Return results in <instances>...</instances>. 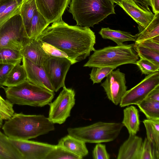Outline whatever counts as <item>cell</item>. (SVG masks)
I'll use <instances>...</instances> for the list:
<instances>
[{
    "label": "cell",
    "instance_id": "obj_22",
    "mask_svg": "<svg viewBox=\"0 0 159 159\" xmlns=\"http://www.w3.org/2000/svg\"><path fill=\"white\" fill-rule=\"evenodd\" d=\"M99 34L103 39L112 40L117 45H123V42L126 41L135 42L137 38L136 35H134L128 32L113 30L108 27L102 28Z\"/></svg>",
    "mask_w": 159,
    "mask_h": 159
},
{
    "label": "cell",
    "instance_id": "obj_43",
    "mask_svg": "<svg viewBox=\"0 0 159 159\" xmlns=\"http://www.w3.org/2000/svg\"><path fill=\"white\" fill-rule=\"evenodd\" d=\"M19 5H21L25 0H16Z\"/></svg>",
    "mask_w": 159,
    "mask_h": 159
},
{
    "label": "cell",
    "instance_id": "obj_9",
    "mask_svg": "<svg viewBox=\"0 0 159 159\" xmlns=\"http://www.w3.org/2000/svg\"><path fill=\"white\" fill-rule=\"evenodd\" d=\"M72 65L71 62L67 58L51 56L43 63L42 66L55 92L65 86L66 75Z\"/></svg>",
    "mask_w": 159,
    "mask_h": 159
},
{
    "label": "cell",
    "instance_id": "obj_12",
    "mask_svg": "<svg viewBox=\"0 0 159 159\" xmlns=\"http://www.w3.org/2000/svg\"><path fill=\"white\" fill-rule=\"evenodd\" d=\"M125 74L118 69L111 71L106 76L105 81L101 84L108 98L114 104H119L127 91Z\"/></svg>",
    "mask_w": 159,
    "mask_h": 159
},
{
    "label": "cell",
    "instance_id": "obj_33",
    "mask_svg": "<svg viewBox=\"0 0 159 159\" xmlns=\"http://www.w3.org/2000/svg\"><path fill=\"white\" fill-rule=\"evenodd\" d=\"M21 5H19L16 2L8 7L0 15V27L12 17L20 14Z\"/></svg>",
    "mask_w": 159,
    "mask_h": 159
},
{
    "label": "cell",
    "instance_id": "obj_34",
    "mask_svg": "<svg viewBox=\"0 0 159 159\" xmlns=\"http://www.w3.org/2000/svg\"><path fill=\"white\" fill-rule=\"evenodd\" d=\"M135 64L138 66L143 74L148 75L159 71V66L144 59L140 58Z\"/></svg>",
    "mask_w": 159,
    "mask_h": 159
},
{
    "label": "cell",
    "instance_id": "obj_16",
    "mask_svg": "<svg viewBox=\"0 0 159 159\" xmlns=\"http://www.w3.org/2000/svg\"><path fill=\"white\" fill-rule=\"evenodd\" d=\"M143 142L142 138L136 134H129L128 139L120 146L117 159H139Z\"/></svg>",
    "mask_w": 159,
    "mask_h": 159
},
{
    "label": "cell",
    "instance_id": "obj_41",
    "mask_svg": "<svg viewBox=\"0 0 159 159\" xmlns=\"http://www.w3.org/2000/svg\"><path fill=\"white\" fill-rule=\"evenodd\" d=\"M146 98L159 101V85L153 89L149 93Z\"/></svg>",
    "mask_w": 159,
    "mask_h": 159
},
{
    "label": "cell",
    "instance_id": "obj_25",
    "mask_svg": "<svg viewBox=\"0 0 159 159\" xmlns=\"http://www.w3.org/2000/svg\"><path fill=\"white\" fill-rule=\"evenodd\" d=\"M27 79L26 73L24 65L19 63L14 66L11 70L2 86H15L24 82Z\"/></svg>",
    "mask_w": 159,
    "mask_h": 159
},
{
    "label": "cell",
    "instance_id": "obj_10",
    "mask_svg": "<svg viewBox=\"0 0 159 159\" xmlns=\"http://www.w3.org/2000/svg\"><path fill=\"white\" fill-rule=\"evenodd\" d=\"M158 85L159 71L148 75L138 84L126 91L119 104L120 106L124 107L133 104L137 105Z\"/></svg>",
    "mask_w": 159,
    "mask_h": 159
},
{
    "label": "cell",
    "instance_id": "obj_14",
    "mask_svg": "<svg viewBox=\"0 0 159 159\" xmlns=\"http://www.w3.org/2000/svg\"><path fill=\"white\" fill-rule=\"evenodd\" d=\"M22 61L26 71L27 80L50 91L55 92L42 66L36 64L24 57Z\"/></svg>",
    "mask_w": 159,
    "mask_h": 159
},
{
    "label": "cell",
    "instance_id": "obj_39",
    "mask_svg": "<svg viewBox=\"0 0 159 159\" xmlns=\"http://www.w3.org/2000/svg\"><path fill=\"white\" fill-rule=\"evenodd\" d=\"M14 66L12 64H0V87L3 86V83Z\"/></svg>",
    "mask_w": 159,
    "mask_h": 159
},
{
    "label": "cell",
    "instance_id": "obj_8",
    "mask_svg": "<svg viewBox=\"0 0 159 159\" xmlns=\"http://www.w3.org/2000/svg\"><path fill=\"white\" fill-rule=\"evenodd\" d=\"M74 90L63 88L57 98L48 104L49 110L48 118L53 124H61L70 116L71 111L75 103Z\"/></svg>",
    "mask_w": 159,
    "mask_h": 159
},
{
    "label": "cell",
    "instance_id": "obj_38",
    "mask_svg": "<svg viewBox=\"0 0 159 159\" xmlns=\"http://www.w3.org/2000/svg\"><path fill=\"white\" fill-rule=\"evenodd\" d=\"M92 156L94 159H109L110 158L106 145L100 143H97L95 145L93 151Z\"/></svg>",
    "mask_w": 159,
    "mask_h": 159
},
{
    "label": "cell",
    "instance_id": "obj_42",
    "mask_svg": "<svg viewBox=\"0 0 159 159\" xmlns=\"http://www.w3.org/2000/svg\"><path fill=\"white\" fill-rule=\"evenodd\" d=\"M149 1L154 14L159 13V0H149Z\"/></svg>",
    "mask_w": 159,
    "mask_h": 159
},
{
    "label": "cell",
    "instance_id": "obj_27",
    "mask_svg": "<svg viewBox=\"0 0 159 159\" xmlns=\"http://www.w3.org/2000/svg\"><path fill=\"white\" fill-rule=\"evenodd\" d=\"M23 57L20 50L8 48L0 49V64L15 65L21 63Z\"/></svg>",
    "mask_w": 159,
    "mask_h": 159
},
{
    "label": "cell",
    "instance_id": "obj_36",
    "mask_svg": "<svg viewBox=\"0 0 159 159\" xmlns=\"http://www.w3.org/2000/svg\"><path fill=\"white\" fill-rule=\"evenodd\" d=\"M139 159H154L152 145L145 138L140 148Z\"/></svg>",
    "mask_w": 159,
    "mask_h": 159
},
{
    "label": "cell",
    "instance_id": "obj_32",
    "mask_svg": "<svg viewBox=\"0 0 159 159\" xmlns=\"http://www.w3.org/2000/svg\"><path fill=\"white\" fill-rule=\"evenodd\" d=\"M89 74L90 79L93 84L100 83L102 80L112 71L115 69L110 67H93Z\"/></svg>",
    "mask_w": 159,
    "mask_h": 159
},
{
    "label": "cell",
    "instance_id": "obj_31",
    "mask_svg": "<svg viewBox=\"0 0 159 159\" xmlns=\"http://www.w3.org/2000/svg\"><path fill=\"white\" fill-rule=\"evenodd\" d=\"M81 157L73 154L57 145L46 156L45 159H81Z\"/></svg>",
    "mask_w": 159,
    "mask_h": 159
},
{
    "label": "cell",
    "instance_id": "obj_40",
    "mask_svg": "<svg viewBox=\"0 0 159 159\" xmlns=\"http://www.w3.org/2000/svg\"><path fill=\"white\" fill-rule=\"evenodd\" d=\"M137 44L159 52V43L154 41L152 39L144 40Z\"/></svg>",
    "mask_w": 159,
    "mask_h": 159
},
{
    "label": "cell",
    "instance_id": "obj_2",
    "mask_svg": "<svg viewBox=\"0 0 159 159\" xmlns=\"http://www.w3.org/2000/svg\"><path fill=\"white\" fill-rule=\"evenodd\" d=\"M2 128L9 139L20 140L35 138L55 129L54 124L44 116L22 113H14Z\"/></svg>",
    "mask_w": 159,
    "mask_h": 159
},
{
    "label": "cell",
    "instance_id": "obj_28",
    "mask_svg": "<svg viewBox=\"0 0 159 159\" xmlns=\"http://www.w3.org/2000/svg\"><path fill=\"white\" fill-rule=\"evenodd\" d=\"M37 10L35 0H25L22 4L20 15L25 30Z\"/></svg>",
    "mask_w": 159,
    "mask_h": 159
},
{
    "label": "cell",
    "instance_id": "obj_21",
    "mask_svg": "<svg viewBox=\"0 0 159 159\" xmlns=\"http://www.w3.org/2000/svg\"><path fill=\"white\" fill-rule=\"evenodd\" d=\"M123 114L122 124L127 129L129 134H136L139 130L140 124L138 110L131 106L124 110Z\"/></svg>",
    "mask_w": 159,
    "mask_h": 159
},
{
    "label": "cell",
    "instance_id": "obj_5",
    "mask_svg": "<svg viewBox=\"0 0 159 159\" xmlns=\"http://www.w3.org/2000/svg\"><path fill=\"white\" fill-rule=\"evenodd\" d=\"M134 44L108 46L96 50L89 57L84 67H110L116 68L120 65L135 64L139 59L134 49Z\"/></svg>",
    "mask_w": 159,
    "mask_h": 159
},
{
    "label": "cell",
    "instance_id": "obj_13",
    "mask_svg": "<svg viewBox=\"0 0 159 159\" xmlns=\"http://www.w3.org/2000/svg\"><path fill=\"white\" fill-rule=\"evenodd\" d=\"M38 11L48 22L52 23L62 19L71 0H35Z\"/></svg>",
    "mask_w": 159,
    "mask_h": 159
},
{
    "label": "cell",
    "instance_id": "obj_15",
    "mask_svg": "<svg viewBox=\"0 0 159 159\" xmlns=\"http://www.w3.org/2000/svg\"><path fill=\"white\" fill-rule=\"evenodd\" d=\"M21 52L23 57L42 66L49 56L43 50L37 39H29L24 45Z\"/></svg>",
    "mask_w": 159,
    "mask_h": 159
},
{
    "label": "cell",
    "instance_id": "obj_3",
    "mask_svg": "<svg viewBox=\"0 0 159 159\" xmlns=\"http://www.w3.org/2000/svg\"><path fill=\"white\" fill-rule=\"evenodd\" d=\"M69 8L76 25L89 28L115 14L111 0H71Z\"/></svg>",
    "mask_w": 159,
    "mask_h": 159
},
{
    "label": "cell",
    "instance_id": "obj_35",
    "mask_svg": "<svg viewBox=\"0 0 159 159\" xmlns=\"http://www.w3.org/2000/svg\"><path fill=\"white\" fill-rule=\"evenodd\" d=\"M38 40L43 50L49 55L57 57H65L69 59L68 56L65 52L55 47L46 43Z\"/></svg>",
    "mask_w": 159,
    "mask_h": 159
},
{
    "label": "cell",
    "instance_id": "obj_37",
    "mask_svg": "<svg viewBox=\"0 0 159 159\" xmlns=\"http://www.w3.org/2000/svg\"><path fill=\"white\" fill-rule=\"evenodd\" d=\"M117 5L122 1H124L142 10L149 12H152L149 7L151 5L149 0H111Z\"/></svg>",
    "mask_w": 159,
    "mask_h": 159
},
{
    "label": "cell",
    "instance_id": "obj_24",
    "mask_svg": "<svg viewBox=\"0 0 159 159\" xmlns=\"http://www.w3.org/2000/svg\"><path fill=\"white\" fill-rule=\"evenodd\" d=\"M0 159H22L21 154L9 138L0 130Z\"/></svg>",
    "mask_w": 159,
    "mask_h": 159
},
{
    "label": "cell",
    "instance_id": "obj_7",
    "mask_svg": "<svg viewBox=\"0 0 159 159\" xmlns=\"http://www.w3.org/2000/svg\"><path fill=\"white\" fill-rule=\"evenodd\" d=\"M29 39L20 14L0 27V49L8 48L21 51Z\"/></svg>",
    "mask_w": 159,
    "mask_h": 159
},
{
    "label": "cell",
    "instance_id": "obj_4",
    "mask_svg": "<svg viewBox=\"0 0 159 159\" xmlns=\"http://www.w3.org/2000/svg\"><path fill=\"white\" fill-rule=\"evenodd\" d=\"M7 99L13 104L42 107L51 102L54 92L33 84L26 80L18 85L2 87Z\"/></svg>",
    "mask_w": 159,
    "mask_h": 159
},
{
    "label": "cell",
    "instance_id": "obj_11",
    "mask_svg": "<svg viewBox=\"0 0 159 159\" xmlns=\"http://www.w3.org/2000/svg\"><path fill=\"white\" fill-rule=\"evenodd\" d=\"M9 140L20 153L22 159H45L49 152L57 146L29 140Z\"/></svg>",
    "mask_w": 159,
    "mask_h": 159
},
{
    "label": "cell",
    "instance_id": "obj_23",
    "mask_svg": "<svg viewBox=\"0 0 159 159\" xmlns=\"http://www.w3.org/2000/svg\"><path fill=\"white\" fill-rule=\"evenodd\" d=\"M139 33L136 34L137 38L135 44L152 39L159 35V13L154 14V17L146 27L138 25Z\"/></svg>",
    "mask_w": 159,
    "mask_h": 159
},
{
    "label": "cell",
    "instance_id": "obj_18",
    "mask_svg": "<svg viewBox=\"0 0 159 159\" xmlns=\"http://www.w3.org/2000/svg\"><path fill=\"white\" fill-rule=\"evenodd\" d=\"M57 145L82 158L89 153L85 142L69 134L61 138Z\"/></svg>",
    "mask_w": 159,
    "mask_h": 159
},
{
    "label": "cell",
    "instance_id": "obj_17",
    "mask_svg": "<svg viewBox=\"0 0 159 159\" xmlns=\"http://www.w3.org/2000/svg\"><path fill=\"white\" fill-rule=\"evenodd\" d=\"M139 25L144 28L153 20L154 14L145 11L129 3L122 1L118 4Z\"/></svg>",
    "mask_w": 159,
    "mask_h": 159
},
{
    "label": "cell",
    "instance_id": "obj_29",
    "mask_svg": "<svg viewBox=\"0 0 159 159\" xmlns=\"http://www.w3.org/2000/svg\"><path fill=\"white\" fill-rule=\"evenodd\" d=\"M134 49L140 58L145 59L159 66V52L139 45H134Z\"/></svg>",
    "mask_w": 159,
    "mask_h": 159
},
{
    "label": "cell",
    "instance_id": "obj_19",
    "mask_svg": "<svg viewBox=\"0 0 159 159\" xmlns=\"http://www.w3.org/2000/svg\"><path fill=\"white\" fill-rule=\"evenodd\" d=\"M147 138L151 143L154 159H159V120L146 119L143 121Z\"/></svg>",
    "mask_w": 159,
    "mask_h": 159
},
{
    "label": "cell",
    "instance_id": "obj_6",
    "mask_svg": "<svg viewBox=\"0 0 159 159\" xmlns=\"http://www.w3.org/2000/svg\"><path fill=\"white\" fill-rule=\"evenodd\" d=\"M124 125L121 123L99 121L82 127L67 129L68 134L85 142L100 143L115 140Z\"/></svg>",
    "mask_w": 159,
    "mask_h": 159
},
{
    "label": "cell",
    "instance_id": "obj_26",
    "mask_svg": "<svg viewBox=\"0 0 159 159\" xmlns=\"http://www.w3.org/2000/svg\"><path fill=\"white\" fill-rule=\"evenodd\" d=\"M137 106L147 119L159 120V101L146 98Z\"/></svg>",
    "mask_w": 159,
    "mask_h": 159
},
{
    "label": "cell",
    "instance_id": "obj_1",
    "mask_svg": "<svg viewBox=\"0 0 159 159\" xmlns=\"http://www.w3.org/2000/svg\"><path fill=\"white\" fill-rule=\"evenodd\" d=\"M37 39L65 52L72 64L85 59L95 50L96 36L89 28L70 25L62 19L47 27Z\"/></svg>",
    "mask_w": 159,
    "mask_h": 159
},
{
    "label": "cell",
    "instance_id": "obj_20",
    "mask_svg": "<svg viewBox=\"0 0 159 159\" xmlns=\"http://www.w3.org/2000/svg\"><path fill=\"white\" fill-rule=\"evenodd\" d=\"M50 24L43 15L37 10L25 29L28 37L36 40Z\"/></svg>",
    "mask_w": 159,
    "mask_h": 159
},
{
    "label": "cell",
    "instance_id": "obj_30",
    "mask_svg": "<svg viewBox=\"0 0 159 159\" xmlns=\"http://www.w3.org/2000/svg\"><path fill=\"white\" fill-rule=\"evenodd\" d=\"M13 104L7 99H5L0 95V129L3 124V121L7 120L14 113Z\"/></svg>",
    "mask_w": 159,
    "mask_h": 159
}]
</instances>
